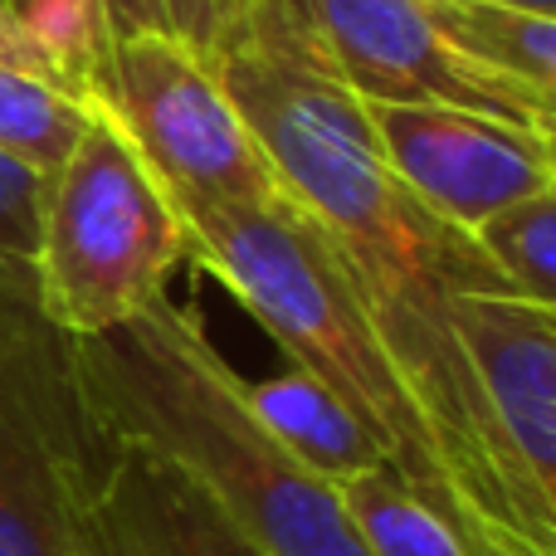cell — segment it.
I'll list each match as a JSON object with an SVG mask.
<instances>
[{
  "instance_id": "7a4b0ae2",
  "label": "cell",
  "mask_w": 556,
  "mask_h": 556,
  "mask_svg": "<svg viewBox=\"0 0 556 556\" xmlns=\"http://www.w3.org/2000/svg\"><path fill=\"white\" fill-rule=\"evenodd\" d=\"M74 362L108 444L172 464L269 556H366L332 483L274 440L244 376L181 303L162 293L113 332L74 337Z\"/></svg>"
},
{
  "instance_id": "30bf717a",
  "label": "cell",
  "mask_w": 556,
  "mask_h": 556,
  "mask_svg": "<svg viewBox=\"0 0 556 556\" xmlns=\"http://www.w3.org/2000/svg\"><path fill=\"white\" fill-rule=\"evenodd\" d=\"M84 493L39 430L0 401V556H74Z\"/></svg>"
},
{
  "instance_id": "ac0fdd59",
  "label": "cell",
  "mask_w": 556,
  "mask_h": 556,
  "mask_svg": "<svg viewBox=\"0 0 556 556\" xmlns=\"http://www.w3.org/2000/svg\"><path fill=\"white\" fill-rule=\"evenodd\" d=\"M103 25V39H123V35H142V29H166L162 0H88Z\"/></svg>"
},
{
  "instance_id": "4fadbf2b",
  "label": "cell",
  "mask_w": 556,
  "mask_h": 556,
  "mask_svg": "<svg viewBox=\"0 0 556 556\" xmlns=\"http://www.w3.org/2000/svg\"><path fill=\"white\" fill-rule=\"evenodd\" d=\"M93 93L74 74L25 68L0 59V152L49 176L93 117Z\"/></svg>"
},
{
  "instance_id": "52a82bcc",
  "label": "cell",
  "mask_w": 556,
  "mask_h": 556,
  "mask_svg": "<svg viewBox=\"0 0 556 556\" xmlns=\"http://www.w3.org/2000/svg\"><path fill=\"white\" fill-rule=\"evenodd\" d=\"M337 78L362 103H454L552 132L556 103L479 74L454 54L434 0H293Z\"/></svg>"
},
{
  "instance_id": "3957f363",
  "label": "cell",
  "mask_w": 556,
  "mask_h": 556,
  "mask_svg": "<svg viewBox=\"0 0 556 556\" xmlns=\"http://www.w3.org/2000/svg\"><path fill=\"white\" fill-rule=\"evenodd\" d=\"M181 220L186 264H201L283 346L298 371L346 405L381 459L459 528L430 420L323 225L288 191L260 205L191 211Z\"/></svg>"
},
{
  "instance_id": "ffe728a7",
  "label": "cell",
  "mask_w": 556,
  "mask_h": 556,
  "mask_svg": "<svg viewBox=\"0 0 556 556\" xmlns=\"http://www.w3.org/2000/svg\"><path fill=\"white\" fill-rule=\"evenodd\" d=\"M508 5H522V10H542V15H552L556 0H508Z\"/></svg>"
},
{
  "instance_id": "d6986e66",
  "label": "cell",
  "mask_w": 556,
  "mask_h": 556,
  "mask_svg": "<svg viewBox=\"0 0 556 556\" xmlns=\"http://www.w3.org/2000/svg\"><path fill=\"white\" fill-rule=\"evenodd\" d=\"M0 59H5V64H25V68H54V74H68V68H59L54 59H49L45 49H39V39L29 35V29H25V20H20L15 10L5 5V0H0ZM78 84H84V78H78Z\"/></svg>"
},
{
  "instance_id": "ba28073f",
  "label": "cell",
  "mask_w": 556,
  "mask_h": 556,
  "mask_svg": "<svg viewBox=\"0 0 556 556\" xmlns=\"http://www.w3.org/2000/svg\"><path fill=\"white\" fill-rule=\"evenodd\" d=\"M366 123L405 191L464 235L556 186L552 132L542 127L454 103H366Z\"/></svg>"
},
{
  "instance_id": "5b68a950",
  "label": "cell",
  "mask_w": 556,
  "mask_h": 556,
  "mask_svg": "<svg viewBox=\"0 0 556 556\" xmlns=\"http://www.w3.org/2000/svg\"><path fill=\"white\" fill-rule=\"evenodd\" d=\"M84 84L181 215L283 195L269 152L244 123L220 68L172 29L103 39Z\"/></svg>"
},
{
  "instance_id": "8992f818",
  "label": "cell",
  "mask_w": 556,
  "mask_h": 556,
  "mask_svg": "<svg viewBox=\"0 0 556 556\" xmlns=\"http://www.w3.org/2000/svg\"><path fill=\"white\" fill-rule=\"evenodd\" d=\"M454 327L513 513L532 547L556 556V307L473 288L454 298Z\"/></svg>"
},
{
  "instance_id": "e0dca14e",
  "label": "cell",
  "mask_w": 556,
  "mask_h": 556,
  "mask_svg": "<svg viewBox=\"0 0 556 556\" xmlns=\"http://www.w3.org/2000/svg\"><path fill=\"white\" fill-rule=\"evenodd\" d=\"M39 201H45V176L0 152V269L35 278Z\"/></svg>"
},
{
  "instance_id": "5bb4252c",
  "label": "cell",
  "mask_w": 556,
  "mask_h": 556,
  "mask_svg": "<svg viewBox=\"0 0 556 556\" xmlns=\"http://www.w3.org/2000/svg\"><path fill=\"white\" fill-rule=\"evenodd\" d=\"M332 493L366 556H469L459 528L434 513L391 464L337 479Z\"/></svg>"
},
{
  "instance_id": "8fae6325",
  "label": "cell",
  "mask_w": 556,
  "mask_h": 556,
  "mask_svg": "<svg viewBox=\"0 0 556 556\" xmlns=\"http://www.w3.org/2000/svg\"><path fill=\"white\" fill-rule=\"evenodd\" d=\"M244 391H250L254 415L274 430V440L323 483L386 464L381 450L362 434V425L346 415V405L298 366L269 376V381H244Z\"/></svg>"
},
{
  "instance_id": "9c48e42d",
  "label": "cell",
  "mask_w": 556,
  "mask_h": 556,
  "mask_svg": "<svg viewBox=\"0 0 556 556\" xmlns=\"http://www.w3.org/2000/svg\"><path fill=\"white\" fill-rule=\"evenodd\" d=\"M74 556H269L230 513L147 450L113 444V464L74 518Z\"/></svg>"
},
{
  "instance_id": "44dd1931",
  "label": "cell",
  "mask_w": 556,
  "mask_h": 556,
  "mask_svg": "<svg viewBox=\"0 0 556 556\" xmlns=\"http://www.w3.org/2000/svg\"><path fill=\"white\" fill-rule=\"evenodd\" d=\"M5 5H20V0H5Z\"/></svg>"
},
{
  "instance_id": "277c9868",
  "label": "cell",
  "mask_w": 556,
  "mask_h": 556,
  "mask_svg": "<svg viewBox=\"0 0 556 556\" xmlns=\"http://www.w3.org/2000/svg\"><path fill=\"white\" fill-rule=\"evenodd\" d=\"M186 264V220L123 127L93 108L74 152L45 176L35 293L68 337L123 327Z\"/></svg>"
},
{
  "instance_id": "7c38bea8",
  "label": "cell",
  "mask_w": 556,
  "mask_h": 556,
  "mask_svg": "<svg viewBox=\"0 0 556 556\" xmlns=\"http://www.w3.org/2000/svg\"><path fill=\"white\" fill-rule=\"evenodd\" d=\"M444 39L479 74L556 103V20L508 0H434Z\"/></svg>"
},
{
  "instance_id": "6da1fadb",
  "label": "cell",
  "mask_w": 556,
  "mask_h": 556,
  "mask_svg": "<svg viewBox=\"0 0 556 556\" xmlns=\"http://www.w3.org/2000/svg\"><path fill=\"white\" fill-rule=\"evenodd\" d=\"M220 78L269 152L283 191L337 244L381 342L440 444L469 556H542L522 532L493 459L489 420L454 327V298L503 288L473 235L425 211L386 166L366 103L327 68L293 0H264Z\"/></svg>"
},
{
  "instance_id": "2e32d148",
  "label": "cell",
  "mask_w": 556,
  "mask_h": 556,
  "mask_svg": "<svg viewBox=\"0 0 556 556\" xmlns=\"http://www.w3.org/2000/svg\"><path fill=\"white\" fill-rule=\"evenodd\" d=\"M260 10L264 0H162L166 29L191 49H201L211 64H220L235 45L250 39Z\"/></svg>"
},
{
  "instance_id": "9a60e30c",
  "label": "cell",
  "mask_w": 556,
  "mask_h": 556,
  "mask_svg": "<svg viewBox=\"0 0 556 556\" xmlns=\"http://www.w3.org/2000/svg\"><path fill=\"white\" fill-rule=\"evenodd\" d=\"M489 269L528 303L556 307V186L503 205L473 230Z\"/></svg>"
}]
</instances>
